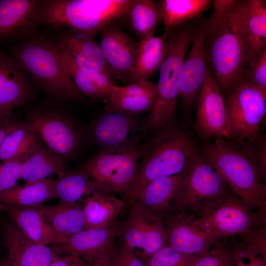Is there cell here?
<instances>
[{
    "mask_svg": "<svg viewBox=\"0 0 266 266\" xmlns=\"http://www.w3.org/2000/svg\"><path fill=\"white\" fill-rule=\"evenodd\" d=\"M206 21L204 48L207 63L220 90L227 93L243 79L248 59L243 0H233L221 15Z\"/></svg>",
    "mask_w": 266,
    "mask_h": 266,
    "instance_id": "6da1fadb",
    "label": "cell"
},
{
    "mask_svg": "<svg viewBox=\"0 0 266 266\" xmlns=\"http://www.w3.org/2000/svg\"><path fill=\"white\" fill-rule=\"evenodd\" d=\"M139 150L136 173L125 198L127 203L136 200L145 186L153 180L182 173L199 153L192 134L173 120L150 134Z\"/></svg>",
    "mask_w": 266,
    "mask_h": 266,
    "instance_id": "7a4b0ae2",
    "label": "cell"
},
{
    "mask_svg": "<svg viewBox=\"0 0 266 266\" xmlns=\"http://www.w3.org/2000/svg\"><path fill=\"white\" fill-rule=\"evenodd\" d=\"M191 213L202 231L266 250V213L254 209L232 190L202 202Z\"/></svg>",
    "mask_w": 266,
    "mask_h": 266,
    "instance_id": "3957f363",
    "label": "cell"
},
{
    "mask_svg": "<svg viewBox=\"0 0 266 266\" xmlns=\"http://www.w3.org/2000/svg\"><path fill=\"white\" fill-rule=\"evenodd\" d=\"M199 152L231 190L254 209L266 213V185L246 142L216 137Z\"/></svg>",
    "mask_w": 266,
    "mask_h": 266,
    "instance_id": "277c9868",
    "label": "cell"
},
{
    "mask_svg": "<svg viewBox=\"0 0 266 266\" xmlns=\"http://www.w3.org/2000/svg\"><path fill=\"white\" fill-rule=\"evenodd\" d=\"M194 19L164 33L165 58L159 69L154 106L142 124L150 135L173 120L179 99L178 82L184 61L194 40L201 18Z\"/></svg>",
    "mask_w": 266,
    "mask_h": 266,
    "instance_id": "5b68a950",
    "label": "cell"
},
{
    "mask_svg": "<svg viewBox=\"0 0 266 266\" xmlns=\"http://www.w3.org/2000/svg\"><path fill=\"white\" fill-rule=\"evenodd\" d=\"M134 0L42 1L39 24L64 27L94 36L108 23L127 14Z\"/></svg>",
    "mask_w": 266,
    "mask_h": 266,
    "instance_id": "8992f818",
    "label": "cell"
},
{
    "mask_svg": "<svg viewBox=\"0 0 266 266\" xmlns=\"http://www.w3.org/2000/svg\"><path fill=\"white\" fill-rule=\"evenodd\" d=\"M20 68L52 97L81 101L84 96L65 71L50 40L34 35L13 50Z\"/></svg>",
    "mask_w": 266,
    "mask_h": 266,
    "instance_id": "52a82bcc",
    "label": "cell"
},
{
    "mask_svg": "<svg viewBox=\"0 0 266 266\" xmlns=\"http://www.w3.org/2000/svg\"><path fill=\"white\" fill-rule=\"evenodd\" d=\"M140 146L99 151L83 164L102 194H119L125 198L136 173Z\"/></svg>",
    "mask_w": 266,
    "mask_h": 266,
    "instance_id": "ba28073f",
    "label": "cell"
},
{
    "mask_svg": "<svg viewBox=\"0 0 266 266\" xmlns=\"http://www.w3.org/2000/svg\"><path fill=\"white\" fill-rule=\"evenodd\" d=\"M225 104L230 139L252 142L266 113V93L242 79L227 92Z\"/></svg>",
    "mask_w": 266,
    "mask_h": 266,
    "instance_id": "9c48e42d",
    "label": "cell"
},
{
    "mask_svg": "<svg viewBox=\"0 0 266 266\" xmlns=\"http://www.w3.org/2000/svg\"><path fill=\"white\" fill-rule=\"evenodd\" d=\"M183 178L169 212H193L201 203L224 195L231 189L200 154L194 156L183 171Z\"/></svg>",
    "mask_w": 266,
    "mask_h": 266,
    "instance_id": "30bf717a",
    "label": "cell"
},
{
    "mask_svg": "<svg viewBox=\"0 0 266 266\" xmlns=\"http://www.w3.org/2000/svg\"><path fill=\"white\" fill-rule=\"evenodd\" d=\"M26 121L53 152L66 161L76 156L82 144L83 133L69 115L57 110L37 108L28 113Z\"/></svg>",
    "mask_w": 266,
    "mask_h": 266,
    "instance_id": "8fae6325",
    "label": "cell"
},
{
    "mask_svg": "<svg viewBox=\"0 0 266 266\" xmlns=\"http://www.w3.org/2000/svg\"><path fill=\"white\" fill-rule=\"evenodd\" d=\"M128 204V215L120 223L118 236L141 258L149 257L166 245L167 235L163 220L150 212L136 200Z\"/></svg>",
    "mask_w": 266,
    "mask_h": 266,
    "instance_id": "7c38bea8",
    "label": "cell"
},
{
    "mask_svg": "<svg viewBox=\"0 0 266 266\" xmlns=\"http://www.w3.org/2000/svg\"><path fill=\"white\" fill-rule=\"evenodd\" d=\"M140 124L137 115L117 110H107L91 122L88 133L100 151L139 145L135 135Z\"/></svg>",
    "mask_w": 266,
    "mask_h": 266,
    "instance_id": "4fadbf2b",
    "label": "cell"
},
{
    "mask_svg": "<svg viewBox=\"0 0 266 266\" xmlns=\"http://www.w3.org/2000/svg\"><path fill=\"white\" fill-rule=\"evenodd\" d=\"M197 100L194 127L200 138L208 140L222 137L230 139L225 100L208 65Z\"/></svg>",
    "mask_w": 266,
    "mask_h": 266,
    "instance_id": "5bb4252c",
    "label": "cell"
},
{
    "mask_svg": "<svg viewBox=\"0 0 266 266\" xmlns=\"http://www.w3.org/2000/svg\"><path fill=\"white\" fill-rule=\"evenodd\" d=\"M193 218L192 213L185 210L168 212L163 217L167 235L166 246L184 254L200 256L223 239L200 229Z\"/></svg>",
    "mask_w": 266,
    "mask_h": 266,
    "instance_id": "9a60e30c",
    "label": "cell"
},
{
    "mask_svg": "<svg viewBox=\"0 0 266 266\" xmlns=\"http://www.w3.org/2000/svg\"><path fill=\"white\" fill-rule=\"evenodd\" d=\"M207 34L206 19L201 18L200 25L184 61L178 82L179 99L186 113L193 107L202 88L208 64L204 43Z\"/></svg>",
    "mask_w": 266,
    "mask_h": 266,
    "instance_id": "2e32d148",
    "label": "cell"
},
{
    "mask_svg": "<svg viewBox=\"0 0 266 266\" xmlns=\"http://www.w3.org/2000/svg\"><path fill=\"white\" fill-rule=\"evenodd\" d=\"M115 21L107 24L100 32L99 45L112 76L128 79L136 58L139 43Z\"/></svg>",
    "mask_w": 266,
    "mask_h": 266,
    "instance_id": "e0dca14e",
    "label": "cell"
},
{
    "mask_svg": "<svg viewBox=\"0 0 266 266\" xmlns=\"http://www.w3.org/2000/svg\"><path fill=\"white\" fill-rule=\"evenodd\" d=\"M119 229L117 222L108 227L85 229L68 237L64 243L50 247L56 256H77L91 266L114 246Z\"/></svg>",
    "mask_w": 266,
    "mask_h": 266,
    "instance_id": "ac0fdd59",
    "label": "cell"
},
{
    "mask_svg": "<svg viewBox=\"0 0 266 266\" xmlns=\"http://www.w3.org/2000/svg\"><path fill=\"white\" fill-rule=\"evenodd\" d=\"M95 37L67 29L58 34L56 42H52L78 66L92 72L103 73L112 78L110 68Z\"/></svg>",
    "mask_w": 266,
    "mask_h": 266,
    "instance_id": "d6986e66",
    "label": "cell"
},
{
    "mask_svg": "<svg viewBox=\"0 0 266 266\" xmlns=\"http://www.w3.org/2000/svg\"><path fill=\"white\" fill-rule=\"evenodd\" d=\"M0 232L12 266H49L55 255L50 246L35 243L9 219H2Z\"/></svg>",
    "mask_w": 266,
    "mask_h": 266,
    "instance_id": "ffe728a7",
    "label": "cell"
},
{
    "mask_svg": "<svg viewBox=\"0 0 266 266\" xmlns=\"http://www.w3.org/2000/svg\"><path fill=\"white\" fill-rule=\"evenodd\" d=\"M24 72L14 58L0 50V118L30 100L32 91Z\"/></svg>",
    "mask_w": 266,
    "mask_h": 266,
    "instance_id": "44dd1931",
    "label": "cell"
},
{
    "mask_svg": "<svg viewBox=\"0 0 266 266\" xmlns=\"http://www.w3.org/2000/svg\"><path fill=\"white\" fill-rule=\"evenodd\" d=\"M42 1L0 0V39L25 35L39 24Z\"/></svg>",
    "mask_w": 266,
    "mask_h": 266,
    "instance_id": "7402d4cb",
    "label": "cell"
},
{
    "mask_svg": "<svg viewBox=\"0 0 266 266\" xmlns=\"http://www.w3.org/2000/svg\"><path fill=\"white\" fill-rule=\"evenodd\" d=\"M4 213L26 236L33 242L45 245H57L66 239L61 236L34 206H10L0 204Z\"/></svg>",
    "mask_w": 266,
    "mask_h": 266,
    "instance_id": "603a6c76",
    "label": "cell"
},
{
    "mask_svg": "<svg viewBox=\"0 0 266 266\" xmlns=\"http://www.w3.org/2000/svg\"><path fill=\"white\" fill-rule=\"evenodd\" d=\"M66 162L51 151L39 136L23 163L21 179L30 183L48 178L53 174L59 176L70 170Z\"/></svg>",
    "mask_w": 266,
    "mask_h": 266,
    "instance_id": "cb8c5ba5",
    "label": "cell"
},
{
    "mask_svg": "<svg viewBox=\"0 0 266 266\" xmlns=\"http://www.w3.org/2000/svg\"><path fill=\"white\" fill-rule=\"evenodd\" d=\"M157 94V84L151 81H141L124 87L116 85L105 109L121 110L137 115L152 110Z\"/></svg>",
    "mask_w": 266,
    "mask_h": 266,
    "instance_id": "d4e9b609",
    "label": "cell"
},
{
    "mask_svg": "<svg viewBox=\"0 0 266 266\" xmlns=\"http://www.w3.org/2000/svg\"><path fill=\"white\" fill-rule=\"evenodd\" d=\"M50 43L65 71L84 96L105 102L109 99L116 86L111 77L78 66L52 41Z\"/></svg>",
    "mask_w": 266,
    "mask_h": 266,
    "instance_id": "484cf974",
    "label": "cell"
},
{
    "mask_svg": "<svg viewBox=\"0 0 266 266\" xmlns=\"http://www.w3.org/2000/svg\"><path fill=\"white\" fill-rule=\"evenodd\" d=\"M80 202L83 205L85 229L105 228L115 224L128 205L125 200L115 195L98 192L85 197Z\"/></svg>",
    "mask_w": 266,
    "mask_h": 266,
    "instance_id": "4316f807",
    "label": "cell"
},
{
    "mask_svg": "<svg viewBox=\"0 0 266 266\" xmlns=\"http://www.w3.org/2000/svg\"><path fill=\"white\" fill-rule=\"evenodd\" d=\"M183 175L182 172L153 180L145 186L135 200L152 214L163 219L169 211Z\"/></svg>",
    "mask_w": 266,
    "mask_h": 266,
    "instance_id": "83f0119b",
    "label": "cell"
},
{
    "mask_svg": "<svg viewBox=\"0 0 266 266\" xmlns=\"http://www.w3.org/2000/svg\"><path fill=\"white\" fill-rule=\"evenodd\" d=\"M61 236L67 239L85 229L83 205L81 202L34 206Z\"/></svg>",
    "mask_w": 266,
    "mask_h": 266,
    "instance_id": "f1b7e54d",
    "label": "cell"
},
{
    "mask_svg": "<svg viewBox=\"0 0 266 266\" xmlns=\"http://www.w3.org/2000/svg\"><path fill=\"white\" fill-rule=\"evenodd\" d=\"M165 37L152 36L139 42V49L128 80L129 84L150 79L159 70L165 58Z\"/></svg>",
    "mask_w": 266,
    "mask_h": 266,
    "instance_id": "f546056e",
    "label": "cell"
},
{
    "mask_svg": "<svg viewBox=\"0 0 266 266\" xmlns=\"http://www.w3.org/2000/svg\"><path fill=\"white\" fill-rule=\"evenodd\" d=\"M54 179L51 176L39 181L16 185L0 193V204L10 206H34L57 198Z\"/></svg>",
    "mask_w": 266,
    "mask_h": 266,
    "instance_id": "4dcf8cb0",
    "label": "cell"
},
{
    "mask_svg": "<svg viewBox=\"0 0 266 266\" xmlns=\"http://www.w3.org/2000/svg\"><path fill=\"white\" fill-rule=\"evenodd\" d=\"M54 185L57 198L59 201L66 203L80 202L83 196L96 192L101 193L99 187L88 175L83 165L58 176L54 179Z\"/></svg>",
    "mask_w": 266,
    "mask_h": 266,
    "instance_id": "1f68e13d",
    "label": "cell"
},
{
    "mask_svg": "<svg viewBox=\"0 0 266 266\" xmlns=\"http://www.w3.org/2000/svg\"><path fill=\"white\" fill-rule=\"evenodd\" d=\"M243 18L248 61L266 47V1L243 0Z\"/></svg>",
    "mask_w": 266,
    "mask_h": 266,
    "instance_id": "d6a6232c",
    "label": "cell"
},
{
    "mask_svg": "<svg viewBox=\"0 0 266 266\" xmlns=\"http://www.w3.org/2000/svg\"><path fill=\"white\" fill-rule=\"evenodd\" d=\"M211 0H161L158 2L166 33L171 29L200 17L208 9Z\"/></svg>",
    "mask_w": 266,
    "mask_h": 266,
    "instance_id": "836d02e7",
    "label": "cell"
},
{
    "mask_svg": "<svg viewBox=\"0 0 266 266\" xmlns=\"http://www.w3.org/2000/svg\"><path fill=\"white\" fill-rule=\"evenodd\" d=\"M128 14L139 42L154 36L156 28L162 22L158 2L153 0H134Z\"/></svg>",
    "mask_w": 266,
    "mask_h": 266,
    "instance_id": "e575fe53",
    "label": "cell"
},
{
    "mask_svg": "<svg viewBox=\"0 0 266 266\" xmlns=\"http://www.w3.org/2000/svg\"><path fill=\"white\" fill-rule=\"evenodd\" d=\"M39 136L28 122L7 134L0 148V162L25 160L33 143Z\"/></svg>",
    "mask_w": 266,
    "mask_h": 266,
    "instance_id": "d590c367",
    "label": "cell"
},
{
    "mask_svg": "<svg viewBox=\"0 0 266 266\" xmlns=\"http://www.w3.org/2000/svg\"><path fill=\"white\" fill-rule=\"evenodd\" d=\"M226 239L230 256L229 266H266V254L256 247L231 237Z\"/></svg>",
    "mask_w": 266,
    "mask_h": 266,
    "instance_id": "8d00e7d4",
    "label": "cell"
},
{
    "mask_svg": "<svg viewBox=\"0 0 266 266\" xmlns=\"http://www.w3.org/2000/svg\"><path fill=\"white\" fill-rule=\"evenodd\" d=\"M199 257L184 254L165 246L149 257L140 258L145 266H193Z\"/></svg>",
    "mask_w": 266,
    "mask_h": 266,
    "instance_id": "74e56055",
    "label": "cell"
},
{
    "mask_svg": "<svg viewBox=\"0 0 266 266\" xmlns=\"http://www.w3.org/2000/svg\"><path fill=\"white\" fill-rule=\"evenodd\" d=\"M243 79L266 93V47L248 60Z\"/></svg>",
    "mask_w": 266,
    "mask_h": 266,
    "instance_id": "f35d334b",
    "label": "cell"
},
{
    "mask_svg": "<svg viewBox=\"0 0 266 266\" xmlns=\"http://www.w3.org/2000/svg\"><path fill=\"white\" fill-rule=\"evenodd\" d=\"M220 240L206 253L199 256L193 266H229L230 256L226 239Z\"/></svg>",
    "mask_w": 266,
    "mask_h": 266,
    "instance_id": "ab89813d",
    "label": "cell"
},
{
    "mask_svg": "<svg viewBox=\"0 0 266 266\" xmlns=\"http://www.w3.org/2000/svg\"><path fill=\"white\" fill-rule=\"evenodd\" d=\"M24 160L0 162V193L17 185Z\"/></svg>",
    "mask_w": 266,
    "mask_h": 266,
    "instance_id": "60d3db41",
    "label": "cell"
},
{
    "mask_svg": "<svg viewBox=\"0 0 266 266\" xmlns=\"http://www.w3.org/2000/svg\"><path fill=\"white\" fill-rule=\"evenodd\" d=\"M109 266H145L142 259L122 241L115 245Z\"/></svg>",
    "mask_w": 266,
    "mask_h": 266,
    "instance_id": "b9f144b4",
    "label": "cell"
},
{
    "mask_svg": "<svg viewBox=\"0 0 266 266\" xmlns=\"http://www.w3.org/2000/svg\"><path fill=\"white\" fill-rule=\"evenodd\" d=\"M258 137L252 141L253 145H249V147L256 163L260 177L264 182L266 176V141L265 137L258 139Z\"/></svg>",
    "mask_w": 266,
    "mask_h": 266,
    "instance_id": "7bdbcfd3",
    "label": "cell"
},
{
    "mask_svg": "<svg viewBox=\"0 0 266 266\" xmlns=\"http://www.w3.org/2000/svg\"><path fill=\"white\" fill-rule=\"evenodd\" d=\"M25 121L15 117L13 113L0 118V148L5 136L22 126Z\"/></svg>",
    "mask_w": 266,
    "mask_h": 266,
    "instance_id": "ee69618b",
    "label": "cell"
},
{
    "mask_svg": "<svg viewBox=\"0 0 266 266\" xmlns=\"http://www.w3.org/2000/svg\"><path fill=\"white\" fill-rule=\"evenodd\" d=\"M49 266H90L80 257L71 255L55 256Z\"/></svg>",
    "mask_w": 266,
    "mask_h": 266,
    "instance_id": "f6af8a7d",
    "label": "cell"
},
{
    "mask_svg": "<svg viewBox=\"0 0 266 266\" xmlns=\"http://www.w3.org/2000/svg\"><path fill=\"white\" fill-rule=\"evenodd\" d=\"M114 247L100 256L91 266H109Z\"/></svg>",
    "mask_w": 266,
    "mask_h": 266,
    "instance_id": "bcb514c9",
    "label": "cell"
},
{
    "mask_svg": "<svg viewBox=\"0 0 266 266\" xmlns=\"http://www.w3.org/2000/svg\"><path fill=\"white\" fill-rule=\"evenodd\" d=\"M0 266H12L7 254L0 259Z\"/></svg>",
    "mask_w": 266,
    "mask_h": 266,
    "instance_id": "7dc6e473",
    "label": "cell"
}]
</instances>
